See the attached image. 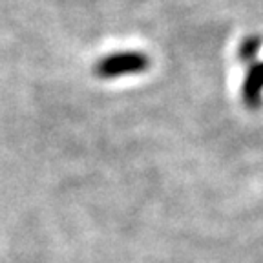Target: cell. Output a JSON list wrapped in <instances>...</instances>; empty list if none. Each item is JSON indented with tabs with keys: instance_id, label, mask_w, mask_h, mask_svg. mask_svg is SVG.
<instances>
[{
	"instance_id": "7a4b0ae2",
	"label": "cell",
	"mask_w": 263,
	"mask_h": 263,
	"mask_svg": "<svg viewBox=\"0 0 263 263\" xmlns=\"http://www.w3.org/2000/svg\"><path fill=\"white\" fill-rule=\"evenodd\" d=\"M243 101L249 108L256 110V108L261 106L263 101V62L251 66L249 71H247L245 79H243V86H241Z\"/></svg>"
},
{
	"instance_id": "6da1fadb",
	"label": "cell",
	"mask_w": 263,
	"mask_h": 263,
	"mask_svg": "<svg viewBox=\"0 0 263 263\" xmlns=\"http://www.w3.org/2000/svg\"><path fill=\"white\" fill-rule=\"evenodd\" d=\"M150 61L139 51H121L101 59L95 64V75L103 79H115L123 75H137L148 70Z\"/></svg>"
},
{
	"instance_id": "3957f363",
	"label": "cell",
	"mask_w": 263,
	"mask_h": 263,
	"mask_svg": "<svg viewBox=\"0 0 263 263\" xmlns=\"http://www.w3.org/2000/svg\"><path fill=\"white\" fill-rule=\"evenodd\" d=\"M259 49V41L258 39H249V41H245V44L241 46V57L243 61H247V59H254L256 51Z\"/></svg>"
}]
</instances>
